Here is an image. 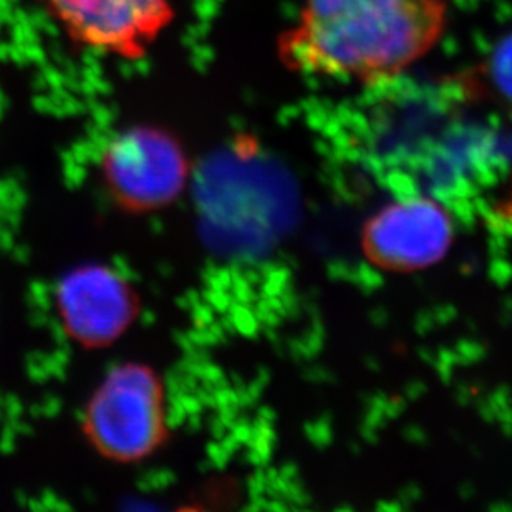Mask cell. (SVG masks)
Listing matches in <instances>:
<instances>
[{
	"instance_id": "cell-1",
	"label": "cell",
	"mask_w": 512,
	"mask_h": 512,
	"mask_svg": "<svg viewBox=\"0 0 512 512\" xmlns=\"http://www.w3.org/2000/svg\"><path fill=\"white\" fill-rule=\"evenodd\" d=\"M446 25V0H304L277 57L292 73L372 85L430 54Z\"/></svg>"
},
{
	"instance_id": "cell-2",
	"label": "cell",
	"mask_w": 512,
	"mask_h": 512,
	"mask_svg": "<svg viewBox=\"0 0 512 512\" xmlns=\"http://www.w3.org/2000/svg\"><path fill=\"white\" fill-rule=\"evenodd\" d=\"M168 421L165 385L143 363H120L108 370L83 411L90 445L120 463L153 455L168 435Z\"/></svg>"
},
{
	"instance_id": "cell-3",
	"label": "cell",
	"mask_w": 512,
	"mask_h": 512,
	"mask_svg": "<svg viewBox=\"0 0 512 512\" xmlns=\"http://www.w3.org/2000/svg\"><path fill=\"white\" fill-rule=\"evenodd\" d=\"M100 173L116 203L131 211H156L183 194L191 165L178 136L161 126L131 125L100 153Z\"/></svg>"
},
{
	"instance_id": "cell-4",
	"label": "cell",
	"mask_w": 512,
	"mask_h": 512,
	"mask_svg": "<svg viewBox=\"0 0 512 512\" xmlns=\"http://www.w3.org/2000/svg\"><path fill=\"white\" fill-rule=\"evenodd\" d=\"M67 39L121 60L150 54L176 17L174 0H37Z\"/></svg>"
},
{
	"instance_id": "cell-5",
	"label": "cell",
	"mask_w": 512,
	"mask_h": 512,
	"mask_svg": "<svg viewBox=\"0 0 512 512\" xmlns=\"http://www.w3.org/2000/svg\"><path fill=\"white\" fill-rule=\"evenodd\" d=\"M57 319L83 347L100 348L126 334L138 315V297L115 267L87 262L65 272L55 285Z\"/></svg>"
},
{
	"instance_id": "cell-6",
	"label": "cell",
	"mask_w": 512,
	"mask_h": 512,
	"mask_svg": "<svg viewBox=\"0 0 512 512\" xmlns=\"http://www.w3.org/2000/svg\"><path fill=\"white\" fill-rule=\"evenodd\" d=\"M453 241L450 214L425 196L388 204L368 219L362 247L368 261L383 271L415 272L446 256Z\"/></svg>"
},
{
	"instance_id": "cell-7",
	"label": "cell",
	"mask_w": 512,
	"mask_h": 512,
	"mask_svg": "<svg viewBox=\"0 0 512 512\" xmlns=\"http://www.w3.org/2000/svg\"><path fill=\"white\" fill-rule=\"evenodd\" d=\"M488 75L494 87L512 102V37L504 39L488 62Z\"/></svg>"
},
{
	"instance_id": "cell-8",
	"label": "cell",
	"mask_w": 512,
	"mask_h": 512,
	"mask_svg": "<svg viewBox=\"0 0 512 512\" xmlns=\"http://www.w3.org/2000/svg\"><path fill=\"white\" fill-rule=\"evenodd\" d=\"M501 214L504 218H512V193L501 203Z\"/></svg>"
}]
</instances>
